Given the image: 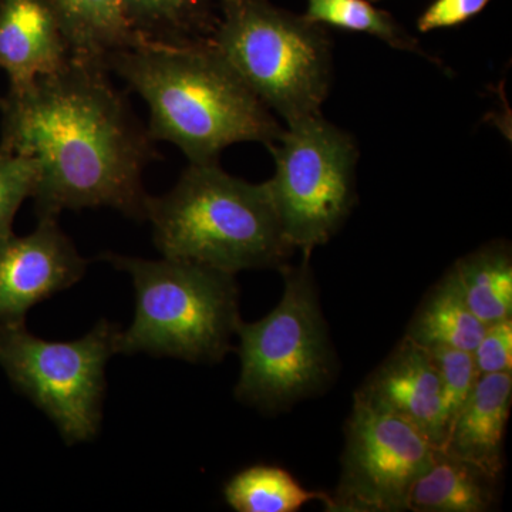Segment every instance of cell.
<instances>
[{
	"label": "cell",
	"instance_id": "obj_1",
	"mask_svg": "<svg viewBox=\"0 0 512 512\" xmlns=\"http://www.w3.org/2000/svg\"><path fill=\"white\" fill-rule=\"evenodd\" d=\"M103 64L70 57L25 92L0 100V148L35 158L39 220L109 207L146 221L143 173L154 140Z\"/></svg>",
	"mask_w": 512,
	"mask_h": 512
},
{
	"label": "cell",
	"instance_id": "obj_2",
	"mask_svg": "<svg viewBox=\"0 0 512 512\" xmlns=\"http://www.w3.org/2000/svg\"><path fill=\"white\" fill-rule=\"evenodd\" d=\"M106 67L146 101L150 137L180 148L190 164L218 163L232 144L274 146L284 131L211 40L143 43L113 53Z\"/></svg>",
	"mask_w": 512,
	"mask_h": 512
},
{
	"label": "cell",
	"instance_id": "obj_3",
	"mask_svg": "<svg viewBox=\"0 0 512 512\" xmlns=\"http://www.w3.org/2000/svg\"><path fill=\"white\" fill-rule=\"evenodd\" d=\"M146 220L164 258L237 275L288 265L289 244L268 183L252 184L220 164H190L173 190L148 197Z\"/></svg>",
	"mask_w": 512,
	"mask_h": 512
},
{
	"label": "cell",
	"instance_id": "obj_4",
	"mask_svg": "<svg viewBox=\"0 0 512 512\" xmlns=\"http://www.w3.org/2000/svg\"><path fill=\"white\" fill-rule=\"evenodd\" d=\"M101 259L130 274L136 291L134 320L120 329L117 353L215 363L231 350L242 322L235 275L164 256L148 261L104 254Z\"/></svg>",
	"mask_w": 512,
	"mask_h": 512
},
{
	"label": "cell",
	"instance_id": "obj_5",
	"mask_svg": "<svg viewBox=\"0 0 512 512\" xmlns=\"http://www.w3.org/2000/svg\"><path fill=\"white\" fill-rule=\"evenodd\" d=\"M211 45L285 124L320 114L332 84L328 28L271 0H218Z\"/></svg>",
	"mask_w": 512,
	"mask_h": 512
},
{
	"label": "cell",
	"instance_id": "obj_6",
	"mask_svg": "<svg viewBox=\"0 0 512 512\" xmlns=\"http://www.w3.org/2000/svg\"><path fill=\"white\" fill-rule=\"evenodd\" d=\"M285 291L265 318L239 323L241 375L235 396L264 412L284 409L325 387L335 370L309 256L281 269Z\"/></svg>",
	"mask_w": 512,
	"mask_h": 512
},
{
	"label": "cell",
	"instance_id": "obj_7",
	"mask_svg": "<svg viewBox=\"0 0 512 512\" xmlns=\"http://www.w3.org/2000/svg\"><path fill=\"white\" fill-rule=\"evenodd\" d=\"M120 328L101 319L83 338L49 342L25 322L0 323V366L18 392L55 423L67 446L96 439L103 417L106 365Z\"/></svg>",
	"mask_w": 512,
	"mask_h": 512
},
{
	"label": "cell",
	"instance_id": "obj_8",
	"mask_svg": "<svg viewBox=\"0 0 512 512\" xmlns=\"http://www.w3.org/2000/svg\"><path fill=\"white\" fill-rule=\"evenodd\" d=\"M268 183L289 244L311 256L338 234L356 202L355 138L322 116L286 124Z\"/></svg>",
	"mask_w": 512,
	"mask_h": 512
},
{
	"label": "cell",
	"instance_id": "obj_9",
	"mask_svg": "<svg viewBox=\"0 0 512 512\" xmlns=\"http://www.w3.org/2000/svg\"><path fill=\"white\" fill-rule=\"evenodd\" d=\"M436 448L419 427L356 393L346 424L342 476L328 511L406 510L410 487Z\"/></svg>",
	"mask_w": 512,
	"mask_h": 512
},
{
	"label": "cell",
	"instance_id": "obj_10",
	"mask_svg": "<svg viewBox=\"0 0 512 512\" xmlns=\"http://www.w3.org/2000/svg\"><path fill=\"white\" fill-rule=\"evenodd\" d=\"M86 269L57 220H39L26 237L0 239V323L25 322L33 306L72 288Z\"/></svg>",
	"mask_w": 512,
	"mask_h": 512
},
{
	"label": "cell",
	"instance_id": "obj_11",
	"mask_svg": "<svg viewBox=\"0 0 512 512\" xmlns=\"http://www.w3.org/2000/svg\"><path fill=\"white\" fill-rule=\"evenodd\" d=\"M357 393L419 427L437 447L446 439L436 365L429 352L407 336Z\"/></svg>",
	"mask_w": 512,
	"mask_h": 512
},
{
	"label": "cell",
	"instance_id": "obj_12",
	"mask_svg": "<svg viewBox=\"0 0 512 512\" xmlns=\"http://www.w3.org/2000/svg\"><path fill=\"white\" fill-rule=\"evenodd\" d=\"M70 57L52 0H0V67L8 73L9 93L25 92Z\"/></svg>",
	"mask_w": 512,
	"mask_h": 512
},
{
	"label": "cell",
	"instance_id": "obj_13",
	"mask_svg": "<svg viewBox=\"0 0 512 512\" xmlns=\"http://www.w3.org/2000/svg\"><path fill=\"white\" fill-rule=\"evenodd\" d=\"M512 403V372L478 376L473 392L448 426L441 450L497 481Z\"/></svg>",
	"mask_w": 512,
	"mask_h": 512
},
{
	"label": "cell",
	"instance_id": "obj_14",
	"mask_svg": "<svg viewBox=\"0 0 512 512\" xmlns=\"http://www.w3.org/2000/svg\"><path fill=\"white\" fill-rule=\"evenodd\" d=\"M497 481L436 448L406 498L414 512H484L494 504Z\"/></svg>",
	"mask_w": 512,
	"mask_h": 512
},
{
	"label": "cell",
	"instance_id": "obj_15",
	"mask_svg": "<svg viewBox=\"0 0 512 512\" xmlns=\"http://www.w3.org/2000/svg\"><path fill=\"white\" fill-rule=\"evenodd\" d=\"M74 59L106 67L107 57L143 45L124 0H52ZM107 69V67H106Z\"/></svg>",
	"mask_w": 512,
	"mask_h": 512
},
{
	"label": "cell",
	"instance_id": "obj_16",
	"mask_svg": "<svg viewBox=\"0 0 512 512\" xmlns=\"http://www.w3.org/2000/svg\"><path fill=\"white\" fill-rule=\"evenodd\" d=\"M484 329L450 269L417 309L406 336L423 348L447 346L473 352Z\"/></svg>",
	"mask_w": 512,
	"mask_h": 512
},
{
	"label": "cell",
	"instance_id": "obj_17",
	"mask_svg": "<svg viewBox=\"0 0 512 512\" xmlns=\"http://www.w3.org/2000/svg\"><path fill=\"white\" fill-rule=\"evenodd\" d=\"M468 308L485 326L512 318V258L507 242H491L451 266Z\"/></svg>",
	"mask_w": 512,
	"mask_h": 512
},
{
	"label": "cell",
	"instance_id": "obj_18",
	"mask_svg": "<svg viewBox=\"0 0 512 512\" xmlns=\"http://www.w3.org/2000/svg\"><path fill=\"white\" fill-rule=\"evenodd\" d=\"M127 18L143 43L210 42L218 22L215 0H124Z\"/></svg>",
	"mask_w": 512,
	"mask_h": 512
},
{
	"label": "cell",
	"instance_id": "obj_19",
	"mask_svg": "<svg viewBox=\"0 0 512 512\" xmlns=\"http://www.w3.org/2000/svg\"><path fill=\"white\" fill-rule=\"evenodd\" d=\"M225 500L238 512H295L312 500L330 505L329 495L309 491L288 471L252 466L235 474L224 488Z\"/></svg>",
	"mask_w": 512,
	"mask_h": 512
},
{
	"label": "cell",
	"instance_id": "obj_20",
	"mask_svg": "<svg viewBox=\"0 0 512 512\" xmlns=\"http://www.w3.org/2000/svg\"><path fill=\"white\" fill-rule=\"evenodd\" d=\"M303 16L323 28L365 33L393 49L433 60L420 46L419 40L407 32L392 13L377 8L370 0H306Z\"/></svg>",
	"mask_w": 512,
	"mask_h": 512
},
{
	"label": "cell",
	"instance_id": "obj_21",
	"mask_svg": "<svg viewBox=\"0 0 512 512\" xmlns=\"http://www.w3.org/2000/svg\"><path fill=\"white\" fill-rule=\"evenodd\" d=\"M39 175L35 158L0 148V239L13 234L16 214L35 194Z\"/></svg>",
	"mask_w": 512,
	"mask_h": 512
},
{
	"label": "cell",
	"instance_id": "obj_22",
	"mask_svg": "<svg viewBox=\"0 0 512 512\" xmlns=\"http://www.w3.org/2000/svg\"><path fill=\"white\" fill-rule=\"evenodd\" d=\"M424 349L429 352L439 373L441 399H443L448 430L451 420L473 392L480 373H478L473 352L447 348V346H431Z\"/></svg>",
	"mask_w": 512,
	"mask_h": 512
},
{
	"label": "cell",
	"instance_id": "obj_23",
	"mask_svg": "<svg viewBox=\"0 0 512 512\" xmlns=\"http://www.w3.org/2000/svg\"><path fill=\"white\" fill-rule=\"evenodd\" d=\"M473 356L480 375L512 372V320L485 326Z\"/></svg>",
	"mask_w": 512,
	"mask_h": 512
},
{
	"label": "cell",
	"instance_id": "obj_24",
	"mask_svg": "<svg viewBox=\"0 0 512 512\" xmlns=\"http://www.w3.org/2000/svg\"><path fill=\"white\" fill-rule=\"evenodd\" d=\"M493 0H433L417 19V30L454 29L483 13Z\"/></svg>",
	"mask_w": 512,
	"mask_h": 512
},
{
	"label": "cell",
	"instance_id": "obj_25",
	"mask_svg": "<svg viewBox=\"0 0 512 512\" xmlns=\"http://www.w3.org/2000/svg\"><path fill=\"white\" fill-rule=\"evenodd\" d=\"M370 2L376 3V2H382V0H370Z\"/></svg>",
	"mask_w": 512,
	"mask_h": 512
},
{
	"label": "cell",
	"instance_id": "obj_26",
	"mask_svg": "<svg viewBox=\"0 0 512 512\" xmlns=\"http://www.w3.org/2000/svg\"><path fill=\"white\" fill-rule=\"evenodd\" d=\"M0 100H2V99H0Z\"/></svg>",
	"mask_w": 512,
	"mask_h": 512
}]
</instances>
